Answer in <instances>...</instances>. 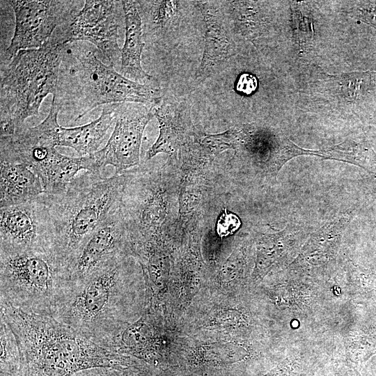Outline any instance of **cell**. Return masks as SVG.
Returning a JSON list of instances; mask_svg holds the SVG:
<instances>
[{
	"label": "cell",
	"mask_w": 376,
	"mask_h": 376,
	"mask_svg": "<svg viewBox=\"0 0 376 376\" xmlns=\"http://www.w3.org/2000/svg\"><path fill=\"white\" fill-rule=\"evenodd\" d=\"M0 315L17 343L20 376H72L88 368L123 370L136 363L52 316L24 311L1 300Z\"/></svg>",
	"instance_id": "6da1fadb"
},
{
	"label": "cell",
	"mask_w": 376,
	"mask_h": 376,
	"mask_svg": "<svg viewBox=\"0 0 376 376\" xmlns=\"http://www.w3.org/2000/svg\"><path fill=\"white\" fill-rule=\"evenodd\" d=\"M98 52L81 41L66 43L52 98L59 111L73 114L77 121L100 105L131 102L156 107L161 103L159 88L127 79L103 63Z\"/></svg>",
	"instance_id": "7a4b0ae2"
},
{
	"label": "cell",
	"mask_w": 376,
	"mask_h": 376,
	"mask_svg": "<svg viewBox=\"0 0 376 376\" xmlns=\"http://www.w3.org/2000/svg\"><path fill=\"white\" fill-rule=\"evenodd\" d=\"M125 172L110 178L87 171L62 192L42 194L52 229V249L69 269L87 239L120 207Z\"/></svg>",
	"instance_id": "3957f363"
},
{
	"label": "cell",
	"mask_w": 376,
	"mask_h": 376,
	"mask_svg": "<svg viewBox=\"0 0 376 376\" xmlns=\"http://www.w3.org/2000/svg\"><path fill=\"white\" fill-rule=\"evenodd\" d=\"M127 256H117L84 281L71 283L52 317L107 347L126 319L131 274Z\"/></svg>",
	"instance_id": "277c9868"
},
{
	"label": "cell",
	"mask_w": 376,
	"mask_h": 376,
	"mask_svg": "<svg viewBox=\"0 0 376 376\" xmlns=\"http://www.w3.org/2000/svg\"><path fill=\"white\" fill-rule=\"evenodd\" d=\"M66 43L54 31L42 47L19 52L1 68V136L22 129L28 118L38 115L43 100L49 94H56Z\"/></svg>",
	"instance_id": "5b68a950"
},
{
	"label": "cell",
	"mask_w": 376,
	"mask_h": 376,
	"mask_svg": "<svg viewBox=\"0 0 376 376\" xmlns=\"http://www.w3.org/2000/svg\"><path fill=\"white\" fill-rule=\"evenodd\" d=\"M71 283L52 249L0 251V300L16 308L52 316Z\"/></svg>",
	"instance_id": "8992f818"
},
{
	"label": "cell",
	"mask_w": 376,
	"mask_h": 376,
	"mask_svg": "<svg viewBox=\"0 0 376 376\" xmlns=\"http://www.w3.org/2000/svg\"><path fill=\"white\" fill-rule=\"evenodd\" d=\"M169 161L159 168L144 164L125 171L120 209L126 224L130 246L161 238L170 228L176 203L178 178Z\"/></svg>",
	"instance_id": "52a82bcc"
},
{
	"label": "cell",
	"mask_w": 376,
	"mask_h": 376,
	"mask_svg": "<svg viewBox=\"0 0 376 376\" xmlns=\"http://www.w3.org/2000/svg\"><path fill=\"white\" fill-rule=\"evenodd\" d=\"M6 2L15 17L13 36L1 56V60L8 63L22 50L42 47L59 26L70 23L84 4L82 1L63 0Z\"/></svg>",
	"instance_id": "ba28073f"
},
{
	"label": "cell",
	"mask_w": 376,
	"mask_h": 376,
	"mask_svg": "<svg viewBox=\"0 0 376 376\" xmlns=\"http://www.w3.org/2000/svg\"><path fill=\"white\" fill-rule=\"evenodd\" d=\"M155 107L140 103H120L116 109L115 125L107 143L88 155L91 170L101 173L107 165L121 174L140 164L141 146L144 130L154 116Z\"/></svg>",
	"instance_id": "9c48e42d"
},
{
	"label": "cell",
	"mask_w": 376,
	"mask_h": 376,
	"mask_svg": "<svg viewBox=\"0 0 376 376\" xmlns=\"http://www.w3.org/2000/svg\"><path fill=\"white\" fill-rule=\"evenodd\" d=\"M121 1L86 0L73 19L59 26L66 42L93 44L109 64L116 65L121 57L118 44Z\"/></svg>",
	"instance_id": "30bf717a"
},
{
	"label": "cell",
	"mask_w": 376,
	"mask_h": 376,
	"mask_svg": "<svg viewBox=\"0 0 376 376\" xmlns=\"http://www.w3.org/2000/svg\"><path fill=\"white\" fill-rule=\"evenodd\" d=\"M0 209V251L52 249L50 217L42 195Z\"/></svg>",
	"instance_id": "8fae6325"
},
{
	"label": "cell",
	"mask_w": 376,
	"mask_h": 376,
	"mask_svg": "<svg viewBox=\"0 0 376 376\" xmlns=\"http://www.w3.org/2000/svg\"><path fill=\"white\" fill-rule=\"evenodd\" d=\"M127 254H130L129 237L120 207L78 251L69 267L71 283L84 281L113 258Z\"/></svg>",
	"instance_id": "7c38bea8"
},
{
	"label": "cell",
	"mask_w": 376,
	"mask_h": 376,
	"mask_svg": "<svg viewBox=\"0 0 376 376\" xmlns=\"http://www.w3.org/2000/svg\"><path fill=\"white\" fill-rule=\"evenodd\" d=\"M191 107L187 99L169 97L155 107L154 116L159 123V133L146 152V161L159 153L173 155L201 139L203 134L193 124Z\"/></svg>",
	"instance_id": "4fadbf2b"
},
{
	"label": "cell",
	"mask_w": 376,
	"mask_h": 376,
	"mask_svg": "<svg viewBox=\"0 0 376 376\" xmlns=\"http://www.w3.org/2000/svg\"><path fill=\"white\" fill-rule=\"evenodd\" d=\"M204 22V49L195 80L201 83L235 54L223 14L212 1H196Z\"/></svg>",
	"instance_id": "5bb4252c"
},
{
	"label": "cell",
	"mask_w": 376,
	"mask_h": 376,
	"mask_svg": "<svg viewBox=\"0 0 376 376\" xmlns=\"http://www.w3.org/2000/svg\"><path fill=\"white\" fill-rule=\"evenodd\" d=\"M117 105L118 104L104 105L97 119L84 125L63 127L58 124L54 134L56 146L73 148L80 157L88 156L97 152L112 125L115 124Z\"/></svg>",
	"instance_id": "9a60e30c"
},
{
	"label": "cell",
	"mask_w": 376,
	"mask_h": 376,
	"mask_svg": "<svg viewBox=\"0 0 376 376\" xmlns=\"http://www.w3.org/2000/svg\"><path fill=\"white\" fill-rule=\"evenodd\" d=\"M121 1L125 22V39L121 49L120 74L139 83H153L155 78L146 72L141 66V55L145 43L138 3L136 1Z\"/></svg>",
	"instance_id": "2e32d148"
},
{
	"label": "cell",
	"mask_w": 376,
	"mask_h": 376,
	"mask_svg": "<svg viewBox=\"0 0 376 376\" xmlns=\"http://www.w3.org/2000/svg\"><path fill=\"white\" fill-rule=\"evenodd\" d=\"M0 208L36 199L44 194L38 175L22 163L1 160Z\"/></svg>",
	"instance_id": "e0dca14e"
},
{
	"label": "cell",
	"mask_w": 376,
	"mask_h": 376,
	"mask_svg": "<svg viewBox=\"0 0 376 376\" xmlns=\"http://www.w3.org/2000/svg\"><path fill=\"white\" fill-rule=\"evenodd\" d=\"M322 152L324 158L351 163L376 174V153L373 149L353 141H345Z\"/></svg>",
	"instance_id": "ac0fdd59"
},
{
	"label": "cell",
	"mask_w": 376,
	"mask_h": 376,
	"mask_svg": "<svg viewBox=\"0 0 376 376\" xmlns=\"http://www.w3.org/2000/svg\"><path fill=\"white\" fill-rule=\"evenodd\" d=\"M0 322V376H20V354L15 337L3 318Z\"/></svg>",
	"instance_id": "d6986e66"
},
{
	"label": "cell",
	"mask_w": 376,
	"mask_h": 376,
	"mask_svg": "<svg viewBox=\"0 0 376 376\" xmlns=\"http://www.w3.org/2000/svg\"><path fill=\"white\" fill-rule=\"evenodd\" d=\"M255 3L235 1L228 3L235 29L249 38L257 35L262 24L258 8Z\"/></svg>",
	"instance_id": "ffe728a7"
},
{
	"label": "cell",
	"mask_w": 376,
	"mask_h": 376,
	"mask_svg": "<svg viewBox=\"0 0 376 376\" xmlns=\"http://www.w3.org/2000/svg\"><path fill=\"white\" fill-rule=\"evenodd\" d=\"M241 226L240 218L234 213L224 210L218 218L216 230L221 237L234 233Z\"/></svg>",
	"instance_id": "44dd1931"
},
{
	"label": "cell",
	"mask_w": 376,
	"mask_h": 376,
	"mask_svg": "<svg viewBox=\"0 0 376 376\" xmlns=\"http://www.w3.org/2000/svg\"><path fill=\"white\" fill-rule=\"evenodd\" d=\"M258 81L255 76L244 73L240 76L236 83V89L244 95H250L257 88Z\"/></svg>",
	"instance_id": "7402d4cb"
},
{
	"label": "cell",
	"mask_w": 376,
	"mask_h": 376,
	"mask_svg": "<svg viewBox=\"0 0 376 376\" xmlns=\"http://www.w3.org/2000/svg\"><path fill=\"white\" fill-rule=\"evenodd\" d=\"M121 371L112 368L98 367L82 370L72 376H120Z\"/></svg>",
	"instance_id": "603a6c76"
},
{
	"label": "cell",
	"mask_w": 376,
	"mask_h": 376,
	"mask_svg": "<svg viewBox=\"0 0 376 376\" xmlns=\"http://www.w3.org/2000/svg\"><path fill=\"white\" fill-rule=\"evenodd\" d=\"M120 376H158L156 371L149 368L146 365L136 363L135 365L123 370Z\"/></svg>",
	"instance_id": "cb8c5ba5"
},
{
	"label": "cell",
	"mask_w": 376,
	"mask_h": 376,
	"mask_svg": "<svg viewBox=\"0 0 376 376\" xmlns=\"http://www.w3.org/2000/svg\"><path fill=\"white\" fill-rule=\"evenodd\" d=\"M361 17L376 27V7L366 6L361 8L359 14Z\"/></svg>",
	"instance_id": "d4e9b609"
}]
</instances>
